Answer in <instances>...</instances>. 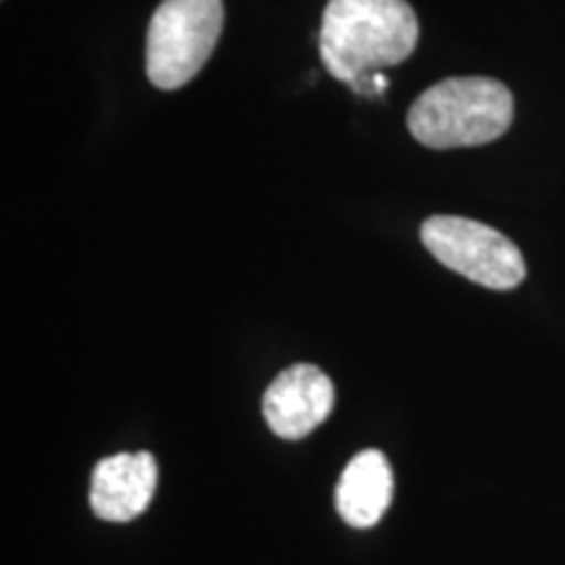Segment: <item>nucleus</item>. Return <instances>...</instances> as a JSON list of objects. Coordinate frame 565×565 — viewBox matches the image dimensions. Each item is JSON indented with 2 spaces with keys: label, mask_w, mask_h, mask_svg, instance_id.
Returning a JSON list of instances; mask_svg holds the SVG:
<instances>
[{
  "label": "nucleus",
  "mask_w": 565,
  "mask_h": 565,
  "mask_svg": "<svg viewBox=\"0 0 565 565\" xmlns=\"http://www.w3.org/2000/svg\"><path fill=\"white\" fill-rule=\"evenodd\" d=\"M416 40L419 21L408 0H330L322 11L320 55L343 84L404 63Z\"/></svg>",
  "instance_id": "nucleus-1"
},
{
  "label": "nucleus",
  "mask_w": 565,
  "mask_h": 565,
  "mask_svg": "<svg viewBox=\"0 0 565 565\" xmlns=\"http://www.w3.org/2000/svg\"><path fill=\"white\" fill-rule=\"evenodd\" d=\"M406 124L412 137L433 150L490 145L511 129L513 95L498 79L454 76L422 92Z\"/></svg>",
  "instance_id": "nucleus-2"
},
{
  "label": "nucleus",
  "mask_w": 565,
  "mask_h": 565,
  "mask_svg": "<svg viewBox=\"0 0 565 565\" xmlns=\"http://www.w3.org/2000/svg\"><path fill=\"white\" fill-rule=\"evenodd\" d=\"M223 32V0H162L147 32V76L179 89L200 74Z\"/></svg>",
  "instance_id": "nucleus-3"
},
{
  "label": "nucleus",
  "mask_w": 565,
  "mask_h": 565,
  "mask_svg": "<svg viewBox=\"0 0 565 565\" xmlns=\"http://www.w3.org/2000/svg\"><path fill=\"white\" fill-rule=\"evenodd\" d=\"M349 87L356 92V95L377 97L387 89V79L383 76V71H374V74H364V76H359V79H353Z\"/></svg>",
  "instance_id": "nucleus-8"
},
{
  "label": "nucleus",
  "mask_w": 565,
  "mask_h": 565,
  "mask_svg": "<svg viewBox=\"0 0 565 565\" xmlns=\"http://www.w3.org/2000/svg\"><path fill=\"white\" fill-rule=\"evenodd\" d=\"M335 387L320 366L294 364L282 370L265 391L263 414L267 427L282 440H301L328 419Z\"/></svg>",
  "instance_id": "nucleus-5"
},
{
  "label": "nucleus",
  "mask_w": 565,
  "mask_h": 565,
  "mask_svg": "<svg viewBox=\"0 0 565 565\" xmlns=\"http://www.w3.org/2000/svg\"><path fill=\"white\" fill-rule=\"evenodd\" d=\"M158 490V461L145 450L103 458L92 471L89 505L97 519L126 524L147 511Z\"/></svg>",
  "instance_id": "nucleus-6"
},
{
  "label": "nucleus",
  "mask_w": 565,
  "mask_h": 565,
  "mask_svg": "<svg viewBox=\"0 0 565 565\" xmlns=\"http://www.w3.org/2000/svg\"><path fill=\"white\" fill-rule=\"evenodd\" d=\"M422 242L437 263L492 291H511L526 278L519 246L500 231L469 217H429L422 225Z\"/></svg>",
  "instance_id": "nucleus-4"
},
{
  "label": "nucleus",
  "mask_w": 565,
  "mask_h": 565,
  "mask_svg": "<svg viewBox=\"0 0 565 565\" xmlns=\"http://www.w3.org/2000/svg\"><path fill=\"white\" fill-rule=\"evenodd\" d=\"M393 500V469L380 450H362L343 469L335 487V508L353 529H370Z\"/></svg>",
  "instance_id": "nucleus-7"
}]
</instances>
